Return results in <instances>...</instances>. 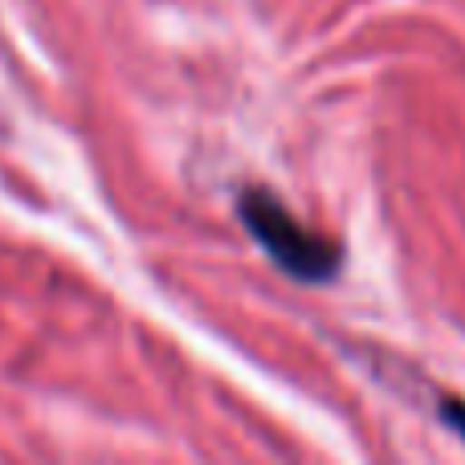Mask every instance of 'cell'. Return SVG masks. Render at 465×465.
Returning <instances> with one entry per match:
<instances>
[{
  "label": "cell",
  "instance_id": "obj_2",
  "mask_svg": "<svg viewBox=\"0 0 465 465\" xmlns=\"http://www.w3.org/2000/svg\"><path fill=\"white\" fill-rule=\"evenodd\" d=\"M437 412H441L445 425H450L453 433H458L461 441H465V401H461V396H445L441 409H437Z\"/></svg>",
  "mask_w": 465,
  "mask_h": 465
},
{
  "label": "cell",
  "instance_id": "obj_1",
  "mask_svg": "<svg viewBox=\"0 0 465 465\" xmlns=\"http://www.w3.org/2000/svg\"><path fill=\"white\" fill-rule=\"evenodd\" d=\"M237 217L249 229V237L262 245V253L278 265L286 278L306 282V286H327L343 270V245L322 232L306 229L294 213L282 204L278 193L262 184L241 188Z\"/></svg>",
  "mask_w": 465,
  "mask_h": 465
}]
</instances>
